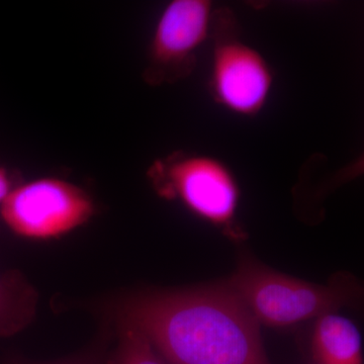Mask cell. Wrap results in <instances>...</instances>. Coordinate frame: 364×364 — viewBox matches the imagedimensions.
<instances>
[{
  "label": "cell",
  "mask_w": 364,
  "mask_h": 364,
  "mask_svg": "<svg viewBox=\"0 0 364 364\" xmlns=\"http://www.w3.org/2000/svg\"><path fill=\"white\" fill-rule=\"evenodd\" d=\"M31 298L20 280L0 275V335L14 334L26 324Z\"/></svg>",
  "instance_id": "8"
},
{
  "label": "cell",
  "mask_w": 364,
  "mask_h": 364,
  "mask_svg": "<svg viewBox=\"0 0 364 364\" xmlns=\"http://www.w3.org/2000/svg\"><path fill=\"white\" fill-rule=\"evenodd\" d=\"M148 176L163 198L178 200L198 219L238 236L241 189L234 172L219 158L172 153L153 163Z\"/></svg>",
  "instance_id": "3"
},
{
  "label": "cell",
  "mask_w": 364,
  "mask_h": 364,
  "mask_svg": "<svg viewBox=\"0 0 364 364\" xmlns=\"http://www.w3.org/2000/svg\"><path fill=\"white\" fill-rule=\"evenodd\" d=\"M311 351L316 364H363V340L358 327L335 312L317 318Z\"/></svg>",
  "instance_id": "7"
},
{
  "label": "cell",
  "mask_w": 364,
  "mask_h": 364,
  "mask_svg": "<svg viewBox=\"0 0 364 364\" xmlns=\"http://www.w3.org/2000/svg\"><path fill=\"white\" fill-rule=\"evenodd\" d=\"M56 364H92L90 363V361H83V360H73V361H67V363H61Z\"/></svg>",
  "instance_id": "11"
},
{
  "label": "cell",
  "mask_w": 364,
  "mask_h": 364,
  "mask_svg": "<svg viewBox=\"0 0 364 364\" xmlns=\"http://www.w3.org/2000/svg\"><path fill=\"white\" fill-rule=\"evenodd\" d=\"M114 364H165L147 337L130 324L119 322Z\"/></svg>",
  "instance_id": "9"
},
{
  "label": "cell",
  "mask_w": 364,
  "mask_h": 364,
  "mask_svg": "<svg viewBox=\"0 0 364 364\" xmlns=\"http://www.w3.org/2000/svg\"><path fill=\"white\" fill-rule=\"evenodd\" d=\"M119 321L140 330L165 364H270L259 323L225 282L133 294Z\"/></svg>",
  "instance_id": "1"
},
{
  "label": "cell",
  "mask_w": 364,
  "mask_h": 364,
  "mask_svg": "<svg viewBox=\"0 0 364 364\" xmlns=\"http://www.w3.org/2000/svg\"><path fill=\"white\" fill-rule=\"evenodd\" d=\"M95 214V202L85 189L56 177L14 186L0 205L6 226L21 238L36 241L71 233Z\"/></svg>",
  "instance_id": "5"
},
{
  "label": "cell",
  "mask_w": 364,
  "mask_h": 364,
  "mask_svg": "<svg viewBox=\"0 0 364 364\" xmlns=\"http://www.w3.org/2000/svg\"><path fill=\"white\" fill-rule=\"evenodd\" d=\"M13 177L4 167L0 166V205L14 188Z\"/></svg>",
  "instance_id": "10"
},
{
  "label": "cell",
  "mask_w": 364,
  "mask_h": 364,
  "mask_svg": "<svg viewBox=\"0 0 364 364\" xmlns=\"http://www.w3.org/2000/svg\"><path fill=\"white\" fill-rule=\"evenodd\" d=\"M226 284L259 324L286 328L318 318L363 296V287L348 273L335 274L327 284L294 279L244 256Z\"/></svg>",
  "instance_id": "2"
},
{
  "label": "cell",
  "mask_w": 364,
  "mask_h": 364,
  "mask_svg": "<svg viewBox=\"0 0 364 364\" xmlns=\"http://www.w3.org/2000/svg\"><path fill=\"white\" fill-rule=\"evenodd\" d=\"M208 92L215 104L242 117L258 116L272 95L274 72L261 52L241 38L229 7H215Z\"/></svg>",
  "instance_id": "4"
},
{
  "label": "cell",
  "mask_w": 364,
  "mask_h": 364,
  "mask_svg": "<svg viewBox=\"0 0 364 364\" xmlns=\"http://www.w3.org/2000/svg\"><path fill=\"white\" fill-rule=\"evenodd\" d=\"M215 6L210 0H172L160 14L148 46L142 77L150 86L189 77L210 38Z\"/></svg>",
  "instance_id": "6"
}]
</instances>
